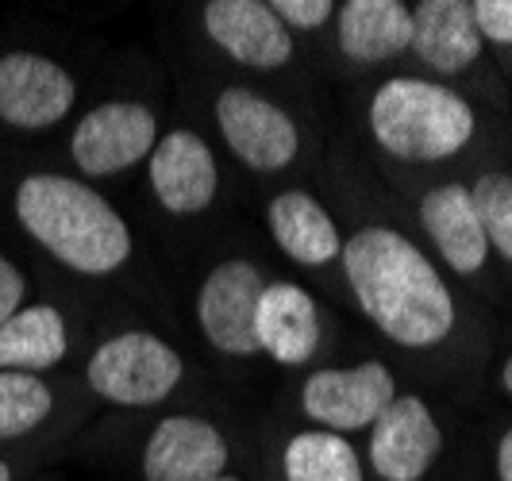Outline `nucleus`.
Instances as JSON below:
<instances>
[{
  "instance_id": "obj_1",
  "label": "nucleus",
  "mask_w": 512,
  "mask_h": 481,
  "mask_svg": "<svg viewBox=\"0 0 512 481\" xmlns=\"http://www.w3.org/2000/svg\"><path fill=\"white\" fill-rule=\"evenodd\" d=\"M12 224L77 281H108L135 258V231L97 185L66 170H27L8 189Z\"/></svg>"
},
{
  "instance_id": "obj_27",
  "label": "nucleus",
  "mask_w": 512,
  "mask_h": 481,
  "mask_svg": "<svg viewBox=\"0 0 512 481\" xmlns=\"http://www.w3.org/2000/svg\"><path fill=\"white\" fill-rule=\"evenodd\" d=\"M0 481H24V466L4 451H0Z\"/></svg>"
},
{
  "instance_id": "obj_3",
  "label": "nucleus",
  "mask_w": 512,
  "mask_h": 481,
  "mask_svg": "<svg viewBox=\"0 0 512 481\" xmlns=\"http://www.w3.org/2000/svg\"><path fill=\"white\" fill-rule=\"evenodd\" d=\"M366 124L374 143L401 162H447L474 139V108L451 85L389 77L374 89Z\"/></svg>"
},
{
  "instance_id": "obj_7",
  "label": "nucleus",
  "mask_w": 512,
  "mask_h": 481,
  "mask_svg": "<svg viewBox=\"0 0 512 481\" xmlns=\"http://www.w3.org/2000/svg\"><path fill=\"white\" fill-rule=\"evenodd\" d=\"M216 127L228 151L255 174H282L301 151L297 120L278 101L251 85H228L212 104Z\"/></svg>"
},
{
  "instance_id": "obj_29",
  "label": "nucleus",
  "mask_w": 512,
  "mask_h": 481,
  "mask_svg": "<svg viewBox=\"0 0 512 481\" xmlns=\"http://www.w3.org/2000/svg\"><path fill=\"white\" fill-rule=\"evenodd\" d=\"M212 481H243V478H235V474H220V478H212Z\"/></svg>"
},
{
  "instance_id": "obj_19",
  "label": "nucleus",
  "mask_w": 512,
  "mask_h": 481,
  "mask_svg": "<svg viewBox=\"0 0 512 481\" xmlns=\"http://www.w3.org/2000/svg\"><path fill=\"white\" fill-rule=\"evenodd\" d=\"M409 51L436 74H462L482 54L474 8L466 0H420L412 8Z\"/></svg>"
},
{
  "instance_id": "obj_22",
  "label": "nucleus",
  "mask_w": 512,
  "mask_h": 481,
  "mask_svg": "<svg viewBox=\"0 0 512 481\" xmlns=\"http://www.w3.org/2000/svg\"><path fill=\"white\" fill-rule=\"evenodd\" d=\"M470 197L478 204L489 247L512 262V174H482L470 185Z\"/></svg>"
},
{
  "instance_id": "obj_12",
  "label": "nucleus",
  "mask_w": 512,
  "mask_h": 481,
  "mask_svg": "<svg viewBox=\"0 0 512 481\" xmlns=\"http://www.w3.org/2000/svg\"><path fill=\"white\" fill-rule=\"evenodd\" d=\"M201 27L216 51L247 70H285L297 54L293 31L262 0H208Z\"/></svg>"
},
{
  "instance_id": "obj_10",
  "label": "nucleus",
  "mask_w": 512,
  "mask_h": 481,
  "mask_svg": "<svg viewBox=\"0 0 512 481\" xmlns=\"http://www.w3.org/2000/svg\"><path fill=\"white\" fill-rule=\"evenodd\" d=\"M147 185L166 216H201L216 201L220 162L208 139L193 127L162 131L147 158Z\"/></svg>"
},
{
  "instance_id": "obj_24",
  "label": "nucleus",
  "mask_w": 512,
  "mask_h": 481,
  "mask_svg": "<svg viewBox=\"0 0 512 481\" xmlns=\"http://www.w3.org/2000/svg\"><path fill=\"white\" fill-rule=\"evenodd\" d=\"M27 301H31V281H27L24 266L0 247V324L12 320Z\"/></svg>"
},
{
  "instance_id": "obj_6",
  "label": "nucleus",
  "mask_w": 512,
  "mask_h": 481,
  "mask_svg": "<svg viewBox=\"0 0 512 481\" xmlns=\"http://www.w3.org/2000/svg\"><path fill=\"white\" fill-rule=\"evenodd\" d=\"M81 81L47 51H0V127L16 135H43L62 127L77 108Z\"/></svg>"
},
{
  "instance_id": "obj_14",
  "label": "nucleus",
  "mask_w": 512,
  "mask_h": 481,
  "mask_svg": "<svg viewBox=\"0 0 512 481\" xmlns=\"http://www.w3.org/2000/svg\"><path fill=\"white\" fill-rule=\"evenodd\" d=\"M77 328L70 312L54 301H27L12 320L0 324V370L51 378L74 355Z\"/></svg>"
},
{
  "instance_id": "obj_28",
  "label": "nucleus",
  "mask_w": 512,
  "mask_h": 481,
  "mask_svg": "<svg viewBox=\"0 0 512 481\" xmlns=\"http://www.w3.org/2000/svg\"><path fill=\"white\" fill-rule=\"evenodd\" d=\"M501 381H505V389L512 393V358L505 362V370H501Z\"/></svg>"
},
{
  "instance_id": "obj_15",
  "label": "nucleus",
  "mask_w": 512,
  "mask_h": 481,
  "mask_svg": "<svg viewBox=\"0 0 512 481\" xmlns=\"http://www.w3.org/2000/svg\"><path fill=\"white\" fill-rule=\"evenodd\" d=\"M258 351L278 366H305L324 343L320 304L297 281H270L258 301Z\"/></svg>"
},
{
  "instance_id": "obj_16",
  "label": "nucleus",
  "mask_w": 512,
  "mask_h": 481,
  "mask_svg": "<svg viewBox=\"0 0 512 481\" xmlns=\"http://www.w3.org/2000/svg\"><path fill=\"white\" fill-rule=\"evenodd\" d=\"M420 228L459 278H470L486 266L489 239L482 216H478V204L470 197V185L443 181L436 189H428L420 201Z\"/></svg>"
},
{
  "instance_id": "obj_8",
  "label": "nucleus",
  "mask_w": 512,
  "mask_h": 481,
  "mask_svg": "<svg viewBox=\"0 0 512 481\" xmlns=\"http://www.w3.org/2000/svg\"><path fill=\"white\" fill-rule=\"evenodd\" d=\"M266 274L251 258H224L197 285V328L212 351L228 358H255L258 351V301L266 293Z\"/></svg>"
},
{
  "instance_id": "obj_25",
  "label": "nucleus",
  "mask_w": 512,
  "mask_h": 481,
  "mask_svg": "<svg viewBox=\"0 0 512 481\" xmlns=\"http://www.w3.org/2000/svg\"><path fill=\"white\" fill-rule=\"evenodd\" d=\"M474 24L478 35L497 43V47H509L512 43V0H474Z\"/></svg>"
},
{
  "instance_id": "obj_13",
  "label": "nucleus",
  "mask_w": 512,
  "mask_h": 481,
  "mask_svg": "<svg viewBox=\"0 0 512 481\" xmlns=\"http://www.w3.org/2000/svg\"><path fill=\"white\" fill-rule=\"evenodd\" d=\"M443 451V431L432 408L416 393H397V401L370 424L366 458L382 481H420Z\"/></svg>"
},
{
  "instance_id": "obj_21",
  "label": "nucleus",
  "mask_w": 512,
  "mask_h": 481,
  "mask_svg": "<svg viewBox=\"0 0 512 481\" xmlns=\"http://www.w3.org/2000/svg\"><path fill=\"white\" fill-rule=\"evenodd\" d=\"M285 481H366L362 458L347 435L308 428L297 431L282 451Z\"/></svg>"
},
{
  "instance_id": "obj_4",
  "label": "nucleus",
  "mask_w": 512,
  "mask_h": 481,
  "mask_svg": "<svg viewBox=\"0 0 512 481\" xmlns=\"http://www.w3.org/2000/svg\"><path fill=\"white\" fill-rule=\"evenodd\" d=\"M85 389L112 408H154L170 401L185 381V362L174 343L151 328H124L104 335L81 370Z\"/></svg>"
},
{
  "instance_id": "obj_5",
  "label": "nucleus",
  "mask_w": 512,
  "mask_h": 481,
  "mask_svg": "<svg viewBox=\"0 0 512 481\" xmlns=\"http://www.w3.org/2000/svg\"><path fill=\"white\" fill-rule=\"evenodd\" d=\"M158 116L151 104L112 97L93 108H85L70 124L66 135V158L70 174L81 181H108L143 166L158 143Z\"/></svg>"
},
{
  "instance_id": "obj_2",
  "label": "nucleus",
  "mask_w": 512,
  "mask_h": 481,
  "mask_svg": "<svg viewBox=\"0 0 512 481\" xmlns=\"http://www.w3.org/2000/svg\"><path fill=\"white\" fill-rule=\"evenodd\" d=\"M339 266L359 301L362 316L389 343L424 351L455 328V297L436 262L389 224H366L343 239Z\"/></svg>"
},
{
  "instance_id": "obj_20",
  "label": "nucleus",
  "mask_w": 512,
  "mask_h": 481,
  "mask_svg": "<svg viewBox=\"0 0 512 481\" xmlns=\"http://www.w3.org/2000/svg\"><path fill=\"white\" fill-rule=\"evenodd\" d=\"M62 408L66 393L54 378L0 370V451L47 435L62 420Z\"/></svg>"
},
{
  "instance_id": "obj_26",
  "label": "nucleus",
  "mask_w": 512,
  "mask_h": 481,
  "mask_svg": "<svg viewBox=\"0 0 512 481\" xmlns=\"http://www.w3.org/2000/svg\"><path fill=\"white\" fill-rule=\"evenodd\" d=\"M497 481H512V428L501 435V447H497Z\"/></svg>"
},
{
  "instance_id": "obj_11",
  "label": "nucleus",
  "mask_w": 512,
  "mask_h": 481,
  "mask_svg": "<svg viewBox=\"0 0 512 481\" xmlns=\"http://www.w3.org/2000/svg\"><path fill=\"white\" fill-rule=\"evenodd\" d=\"M228 435L205 416L174 412L162 416L143 439L139 478L143 481H212L228 474Z\"/></svg>"
},
{
  "instance_id": "obj_23",
  "label": "nucleus",
  "mask_w": 512,
  "mask_h": 481,
  "mask_svg": "<svg viewBox=\"0 0 512 481\" xmlns=\"http://www.w3.org/2000/svg\"><path fill=\"white\" fill-rule=\"evenodd\" d=\"M270 8L289 31H320L328 20H335L332 0H274Z\"/></svg>"
},
{
  "instance_id": "obj_17",
  "label": "nucleus",
  "mask_w": 512,
  "mask_h": 481,
  "mask_svg": "<svg viewBox=\"0 0 512 481\" xmlns=\"http://www.w3.org/2000/svg\"><path fill=\"white\" fill-rule=\"evenodd\" d=\"M266 228L289 254V262L308 270H324L343 254V235L335 228L332 212L305 189H285L266 204Z\"/></svg>"
},
{
  "instance_id": "obj_9",
  "label": "nucleus",
  "mask_w": 512,
  "mask_h": 481,
  "mask_svg": "<svg viewBox=\"0 0 512 481\" xmlns=\"http://www.w3.org/2000/svg\"><path fill=\"white\" fill-rule=\"evenodd\" d=\"M393 401H397V378L378 358H366L359 366L316 370L301 385L305 420H312L320 431H335V435L370 428Z\"/></svg>"
},
{
  "instance_id": "obj_18",
  "label": "nucleus",
  "mask_w": 512,
  "mask_h": 481,
  "mask_svg": "<svg viewBox=\"0 0 512 481\" xmlns=\"http://www.w3.org/2000/svg\"><path fill=\"white\" fill-rule=\"evenodd\" d=\"M339 51L359 66H378L412 47V4L405 0H347L335 8Z\"/></svg>"
}]
</instances>
